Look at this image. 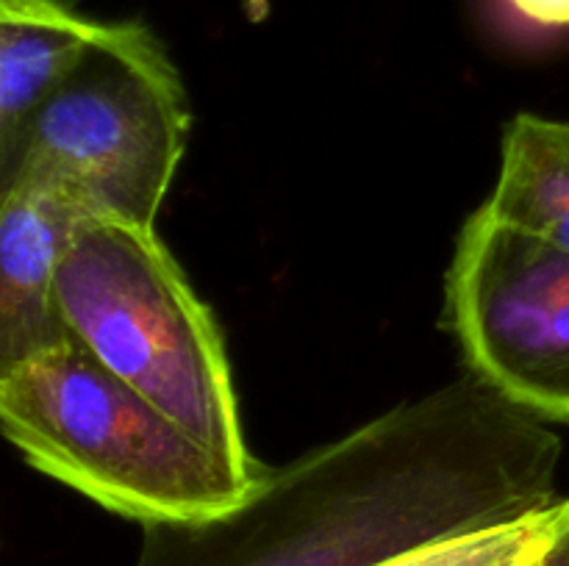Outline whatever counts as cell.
Listing matches in <instances>:
<instances>
[{
    "label": "cell",
    "mask_w": 569,
    "mask_h": 566,
    "mask_svg": "<svg viewBox=\"0 0 569 566\" xmlns=\"http://www.w3.org/2000/svg\"><path fill=\"white\" fill-rule=\"evenodd\" d=\"M448 322L472 377L545 425H569L567 250L481 205L456 242Z\"/></svg>",
    "instance_id": "5"
},
{
    "label": "cell",
    "mask_w": 569,
    "mask_h": 566,
    "mask_svg": "<svg viewBox=\"0 0 569 566\" xmlns=\"http://www.w3.org/2000/svg\"><path fill=\"white\" fill-rule=\"evenodd\" d=\"M81 220L76 203L39 181H22L0 209V383L70 342L56 277Z\"/></svg>",
    "instance_id": "6"
},
{
    "label": "cell",
    "mask_w": 569,
    "mask_h": 566,
    "mask_svg": "<svg viewBox=\"0 0 569 566\" xmlns=\"http://www.w3.org/2000/svg\"><path fill=\"white\" fill-rule=\"evenodd\" d=\"M522 566H569V497L556 499L548 530Z\"/></svg>",
    "instance_id": "9"
},
{
    "label": "cell",
    "mask_w": 569,
    "mask_h": 566,
    "mask_svg": "<svg viewBox=\"0 0 569 566\" xmlns=\"http://www.w3.org/2000/svg\"><path fill=\"white\" fill-rule=\"evenodd\" d=\"M517 14L545 28H569V0H506Z\"/></svg>",
    "instance_id": "10"
},
{
    "label": "cell",
    "mask_w": 569,
    "mask_h": 566,
    "mask_svg": "<svg viewBox=\"0 0 569 566\" xmlns=\"http://www.w3.org/2000/svg\"><path fill=\"white\" fill-rule=\"evenodd\" d=\"M70 342L203 444L239 481L250 455L226 344L156 225L83 216L56 277Z\"/></svg>",
    "instance_id": "2"
},
{
    "label": "cell",
    "mask_w": 569,
    "mask_h": 566,
    "mask_svg": "<svg viewBox=\"0 0 569 566\" xmlns=\"http://www.w3.org/2000/svg\"><path fill=\"white\" fill-rule=\"evenodd\" d=\"M98 22L61 0H0V209L17 189L31 128Z\"/></svg>",
    "instance_id": "7"
},
{
    "label": "cell",
    "mask_w": 569,
    "mask_h": 566,
    "mask_svg": "<svg viewBox=\"0 0 569 566\" xmlns=\"http://www.w3.org/2000/svg\"><path fill=\"white\" fill-rule=\"evenodd\" d=\"M187 137L164 44L142 22H98L33 122L20 183L59 189L83 216L156 225Z\"/></svg>",
    "instance_id": "4"
},
{
    "label": "cell",
    "mask_w": 569,
    "mask_h": 566,
    "mask_svg": "<svg viewBox=\"0 0 569 566\" xmlns=\"http://www.w3.org/2000/svg\"><path fill=\"white\" fill-rule=\"evenodd\" d=\"M0 433L33 469L142 527L211 519L253 486L76 342L0 383Z\"/></svg>",
    "instance_id": "3"
},
{
    "label": "cell",
    "mask_w": 569,
    "mask_h": 566,
    "mask_svg": "<svg viewBox=\"0 0 569 566\" xmlns=\"http://www.w3.org/2000/svg\"><path fill=\"white\" fill-rule=\"evenodd\" d=\"M487 205L500 222L569 253V120L517 114Z\"/></svg>",
    "instance_id": "8"
},
{
    "label": "cell",
    "mask_w": 569,
    "mask_h": 566,
    "mask_svg": "<svg viewBox=\"0 0 569 566\" xmlns=\"http://www.w3.org/2000/svg\"><path fill=\"white\" fill-rule=\"evenodd\" d=\"M561 442L467 372L281 469L233 508L148 525L133 566H387L559 499Z\"/></svg>",
    "instance_id": "1"
}]
</instances>
